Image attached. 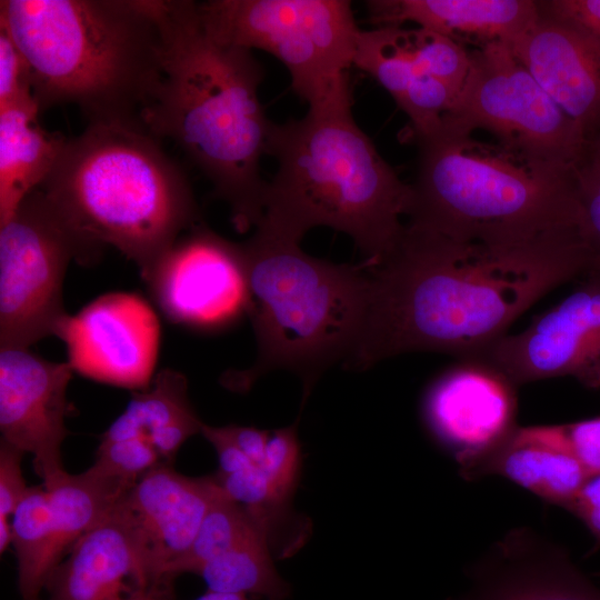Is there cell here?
Wrapping results in <instances>:
<instances>
[{
  "mask_svg": "<svg viewBox=\"0 0 600 600\" xmlns=\"http://www.w3.org/2000/svg\"><path fill=\"white\" fill-rule=\"evenodd\" d=\"M370 274L357 370L411 351L472 359L529 307L588 271L582 237L524 244L464 241L404 224Z\"/></svg>",
  "mask_w": 600,
  "mask_h": 600,
  "instance_id": "1",
  "label": "cell"
},
{
  "mask_svg": "<svg viewBox=\"0 0 600 600\" xmlns=\"http://www.w3.org/2000/svg\"><path fill=\"white\" fill-rule=\"evenodd\" d=\"M163 37L162 76L144 110V129L174 142L226 202L244 233L263 216L260 164L273 122L259 99L263 68L251 50L206 29L198 2L157 0Z\"/></svg>",
  "mask_w": 600,
  "mask_h": 600,
  "instance_id": "2",
  "label": "cell"
},
{
  "mask_svg": "<svg viewBox=\"0 0 600 600\" xmlns=\"http://www.w3.org/2000/svg\"><path fill=\"white\" fill-rule=\"evenodd\" d=\"M0 22L28 62L41 112L72 104L88 123L146 130L162 76L157 0H1Z\"/></svg>",
  "mask_w": 600,
  "mask_h": 600,
  "instance_id": "3",
  "label": "cell"
},
{
  "mask_svg": "<svg viewBox=\"0 0 600 600\" xmlns=\"http://www.w3.org/2000/svg\"><path fill=\"white\" fill-rule=\"evenodd\" d=\"M352 106L344 99L273 123L267 154L278 167L259 222L299 242L317 227L344 232L372 268L399 240L412 188L357 124Z\"/></svg>",
  "mask_w": 600,
  "mask_h": 600,
  "instance_id": "4",
  "label": "cell"
},
{
  "mask_svg": "<svg viewBox=\"0 0 600 600\" xmlns=\"http://www.w3.org/2000/svg\"><path fill=\"white\" fill-rule=\"evenodd\" d=\"M411 137L418 167L409 224L490 244L582 236L577 168L477 140L446 117Z\"/></svg>",
  "mask_w": 600,
  "mask_h": 600,
  "instance_id": "5",
  "label": "cell"
},
{
  "mask_svg": "<svg viewBox=\"0 0 600 600\" xmlns=\"http://www.w3.org/2000/svg\"><path fill=\"white\" fill-rule=\"evenodd\" d=\"M39 189L90 244L114 247L142 279L200 223L187 174L143 129L88 123Z\"/></svg>",
  "mask_w": 600,
  "mask_h": 600,
  "instance_id": "6",
  "label": "cell"
},
{
  "mask_svg": "<svg viewBox=\"0 0 600 600\" xmlns=\"http://www.w3.org/2000/svg\"><path fill=\"white\" fill-rule=\"evenodd\" d=\"M242 247L257 357L244 370L226 371L220 383L247 392L267 372L286 369L301 378L306 398L322 372L338 360L347 362L360 341L369 270L311 257L299 241L261 222Z\"/></svg>",
  "mask_w": 600,
  "mask_h": 600,
  "instance_id": "7",
  "label": "cell"
},
{
  "mask_svg": "<svg viewBox=\"0 0 600 600\" xmlns=\"http://www.w3.org/2000/svg\"><path fill=\"white\" fill-rule=\"evenodd\" d=\"M198 9L217 40L281 61L309 109L352 98L349 69L361 30L350 1L210 0Z\"/></svg>",
  "mask_w": 600,
  "mask_h": 600,
  "instance_id": "8",
  "label": "cell"
},
{
  "mask_svg": "<svg viewBox=\"0 0 600 600\" xmlns=\"http://www.w3.org/2000/svg\"><path fill=\"white\" fill-rule=\"evenodd\" d=\"M101 254L41 189L28 194L0 226V348L56 336L69 314L62 296L69 263L90 266Z\"/></svg>",
  "mask_w": 600,
  "mask_h": 600,
  "instance_id": "9",
  "label": "cell"
},
{
  "mask_svg": "<svg viewBox=\"0 0 600 600\" xmlns=\"http://www.w3.org/2000/svg\"><path fill=\"white\" fill-rule=\"evenodd\" d=\"M443 117L469 132L487 130L502 144L568 168H577L589 152L581 128L507 43L470 52L467 79Z\"/></svg>",
  "mask_w": 600,
  "mask_h": 600,
  "instance_id": "10",
  "label": "cell"
},
{
  "mask_svg": "<svg viewBox=\"0 0 600 600\" xmlns=\"http://www.w3.org/2000/svg\"><path fill=\"white\" fill-rule=\"evenodd\" d=\"M143 280L171 322L194 330L227 329L253 310L242 243L201 222L182 233Z\"/></svg>",
  "mask_w": 600,
  "mask_h": 600,
  "instance_id": "11",
  "label": "cell"
},
{
  "mask_svg": "<svg viewBox=\"0 0 600 600\" xmlns=\"http://www.w3.org/2000/svg\"><path fill=\"white\" fill-rule=\"evenodd\" d=\"M500 372L514 386L569 376L600 388V274H588L526 330L504 334L472 359Z\"/></svg>",
  "mask_w": 600,
  "mask_h": 600,
  "instance_id": "12",
  "label": "cell"
},
{
  "mask_svg": "<svg viewBox=\"0 0 600 600\" xmlns=\"http://www.w3.org/2000/svg\"><path fill=\"white\" fill-rule=\"evenodd\" d=\"M56 337L67 349L73 371L91 380L142 391L157 364L160 323L139 294L109 292L76 314H68Z\"/></svg>",
  "mask_w": 600,
  "mask_h": 600,
  "instance_id": "13",
  "label": "cell"
},
{
  "mask_svg": "<svg viewBox=\"0 0 600 600\" xmlns=\"http://www.w3.org/2000/svg\"><path fill=\"white\" fill-rule=\"evenodd\" d=\"M220 492L213 476L190 478L160 464L117 503L133 537L149 596L172 599L168 571L190 549Z\"/></svg>",
  "mask_w": 600,
  "mask_h": 600,
  "instance_id": "14",
  "label": "cell"
},
{
  "mask_svg": "<svg viewBox=\"0 0 600 600\" xmlns=\"http://www.w3.org/2000/svg\"><path fill=\"white\" fill-rule=\"evenodd\" d=\"M73 369L30 348H0L1 440L33 456L46 489L66 473L61 444L68 436L67 390Z\"/></svg>",
  "mask_w": 600,
  "mask_h": 600,
  "instance_id": "15",
  "label": "cell"
},
{
  "mask_svg": "<svg viewBox=\"0 0 600 600\" xmlns=\"http://www.w3.org/2000/svg\"><path fill=\"white\" fill-rule=\"evenodd\" d=\"M422 408L430 432L453 456L463 476L517 428L514 384L474 360L438 377Z\"/></svg>",
  "mask_w": 600,
  "mask_h": 600,
  "instance_id": "16",
  "label": "cell"
},
{
  "mask_svg": "<svg viewBox=\"0 0 600 600\" xmlns=\"http://www.w3.org/2000/svg\"><path fill=\"white\" fill-rule=\"evenodd\" d=\"M507 44L589 142L600 130V39L539 16Z\"/></svg>",
  "mask_w": 600,
  "mask_h": 600,
  "instance_id": "17",
  "label": "cell"
},
{
  "mask_svg": "<svg viewBox=\"0 0 600 600\" xmlns=\"http://www.w3.org/2000/svg\"><path fill=\"white\" fill-rule=\"evenodd\" d=\"M149 596L133 537L114 507L51 572L39 600H121Z\"/></svg>",
  "mask_w": 600,
  "mask_h": 600,
  "instance_id": "18",
  "label": "cell"
},
{
  "mask_svg": "<svg viewBox=\"0 0 600 600\" xmlns=\"http://www.w3.org/2000/svg\"><path fill=\"white\" fill-rule=\"evenodd\" d=\"M366 7L377 28L414 22L478 48L509 43L539 19L538 1L531 0H371Z\"/></svg>",
  "mask_w": 600,
  "mask_h": 600,
  "instance_id": "19",
  "label": "cell"
},
{
  "mask_svg": "<svg viewBox=\"0 0 600 600\" xmlns=\"http://www.w3.org/2000/svg\"><path fill=\"white\" fill-rule=\"evenodd\" d=\"M532 541L523 533L507 539L469 600H600V589L563 551Z\"/></svg>",
  "mask_w": 600,
  "mask_h": 600,
  "instance_id": "20",
  "label": "cell"
},
{
  "mask_svg": "<svg viewBox=\"0 0 600 600\" xmlns=\"http://www.w3.org/2000/svg\"><path fill=\"white\" fill-rule=\"evenodd\" d=\"M502 476L548 502L568 508L588 473L560 424L517 427L464 477Z\"/></svg>",
  "mask_w": 600,
  "mask_h": 600,
  "instance_id": "21",
  "label": "cell"
},
{
  "mask_svg": "<svg viewBox=\"0 0 600 600\" xmlns=\"http://www.w3.org/2000/svg\"><path fill=\"white\" fill-rule=\"evenodd\" d=\"M34 99L0 109V226L53 170L68 140L48 131Z\"/></svg>",
  "mask_w": 600,
  "mask_h": 600,
  "instance_id": "22",
  "label": "cell"
},
{
  "mask_svg": "<svg viewBox=\"0 0 600 600\" xmlns=\"http://www.w3.org/2000/svg\"><path fill=\"white\" fill-rule=\"evenodd\" d=\"M184 374L172 369L159 371L142 391H132L126 410L109 426L101 442L147 439L164 464L172 463L188 438L201 432Z\"/></svg>",
  "mask_w": 600,
  "mask_h": 600,
  "instance_id": "23",
  "label": "cell"
},
{
  "mask_svg": "<svg viewBox=\"0 0 600 600\" xmlns=\"http://www.w3.org/2000/svg\"><path fill=\"white\" fill-rule=\"evenodd\" d=\"M134 484L93 463L80 474L66 472L46 489L51 507V540L44 562L47 579L67 551L101 522Z\"/></svg>",
  "mask_w": 600,
  "mask_h": 600,
  "instance_id": "24",
  "label": "cell"
},
{
  "mask_svg": "<svg viewBox=\"0 0 600 600\" xmlns=\"http://www.w3.org/2000/svg\"><path fill=\"white\" fill-rule=\"evenodd\" d=\"M271 551L266 539L253 538L206 562L194 574L211 591L286 600L291 588L278 573Z\"/></svg>",
  "mask_w": 600,
  "mask_h": 600,
  "instance_id": "25",
  "label": "cell"
},
{
  "mask_svg": "<svg viewBox=\"0 0 600 600\" xmlns=\"http://www.w3.org/2000/svg\"><path fill=\"white\" fill-rule=\"evenodd\" d=\"M11 534L22 600H39L46 581V557L51 540V507L46 488L31 487L17 506Z\"/></svg>",
  "mask_w": 600,
  "mask_h": 600,
  "instance_id": "26",
  "label": "cell"
},
{
  "mask_svg": "<svg viewBox=\"0 0 600 600\" xmlns=\"http://www.w3.org/2000/svg\"><path fill=\"white\" fill-rule=\"evenodd\" d=\"M253 538H263L269 542L257 517L221 490L209 508L190 549L170 567L168 576L173 582L181 573H194L206 562Z\"/></svg>",
  "mask_w": 600,
  "mask_h": 600,
  "instance_id": "27",
  "label": "cell"
},
{
  "mask_svg": "<svg viewBox=\"0 0 600 600\" xmlns=\"http://www.w3.org/2000/svg\"><path fill=\"white\" fill-rule=\"evenodd\" d=\"M353 67L372 77L397 103L419 73L416 29L379 27L361 30Z\"/></svg>",
  "mask_w": 600,
  "mask_h": 600,
  "instance_id": "28",
  "label": "cell"
},
{
  "mask_svg": "<svg viewBox=\"0 0 600 600\" xmlns=\"http://www.w3.org/2000/svg\"><path fill=\"white\" fill-rule=\"evenodd\" d=\"M460 90L438 78L416 74L397 102L410 119L411 133H422L437 127L452 109Z\"/></svg>",
  "mask_w": 600,
  "mask_h": 600,
  "instance_id": "29",
  "label": "cell"
},
{
  "mask_svg": "<svg viewBox=\"0 0 600 600\" xmlns=\"http://www.w3.org/2000/svg\"><path fill=\"white\" fill-rule=\"evenodd\" d=\"M416 38L419 73L461 89L470 69V52L461 43L422 28L416 29Z\"/></svg>",
  "mask_w": 600,
  "mask_h": 600,
  "instance_id": "30",
  "label": "cell"
},
{
  "mask_svg": "<svg viewBox=\"0 0 600 600\" xmlns=\"http://www.w3.org/2000/svg\"><path fill=\"white\" fill-rule=\"evenodd\" d=\"M588 274H600V160L590 151L576 169Z\"/></svg>",
  "mask_w": 600,
  "mask_h": 600,
  "instance_id": "31",
  "label": "cell"
},
{
  "mask_svg": "<svg viewBox=\"0 0 600 600\" xmlns=\"http://www.w3.org/2000/svg\"><path fill=\"white\" fill-rule=\"evenodd\" d=\"M259 467L276 491L290 500L298 487L301 472L297 422L270 432L266 453Z\"/></svg>",
  "mask_w": 600,
  "mask_h": 600,
  "instance_id": "32",
  "label": "cell"
},
{
  "mask_svg": "<svg viewBox=\"0 0 600 600\" xmlns=\"http://www.w3.org/2000/svg\"><path fill=\"white\" fill-rule=\"evenodd\" d=\"M94 464L112 474L137 482L147 472L164 463L147 439L134 438L100 442Z\"/></svg>",
  "mask_w": 600,
  "mask_h": 600,
  "instance_id": "33",
  "label": "cell"
},
{
  "mask_svg": "<svg viewBox=\"0 0 600 600\" xmlns=\"http://www.w3.org/2000/svg\"><path fill=\"white\" fill-rule=\"evenodd\" d=\"M33 98L28 62L0 22V109Z\"/></svg>",
  "mask_w": 600,
  "mask_h": 600,
  "instance_id": "34",
  "label": "cell"
},
{
  "mask_svg": "<svg viewBox=\"0 0 600 600\" xmlns=\"http://www.w3.org/2000/svg\"><path fill=\"white\" fill-rule=\"evenodd\" d=\"M539 16L600 39V0L538 1Z\"/></svg>",
  "mask_w": 600,
  "mask_h": 600,
  "instance_id": "35",
  "label": "cell"
},
{
  "mask_svg": "<svg viewBox=\"0 0 600 600\" xmlns=\"http://www.w3.org/2000/svg\"><path fill=\"white\" fill-rule=\"evenodd\" d=\"M566 442L588 476L600 472V417L560 424Z\"/></svg>",
  "mask_w": 600,
  "mask_h": 600,
  "instance_id": "36",
  "label": "cell"
},
{
  "mask_svg": "<svg viewBox=\"0 0 600 600\" xmlns=\"http://www.w3.org/2000/svg\"><path fill=\"white\" fill-rule=\"evenodd\" d=\"M23 452L1 440L0 443V519L8 520L28 487L21 469Z\"/></svg>",
  "mask_w": 600,
  "mask_h": 600,
  "instance_id": "37",
  "label": "cell"
},
{
  "mask_svg": "<svg viewBox=\"0 0 600 600\" xmlns=\"http://www.w3.org/2000/svg\"><path fill=\"white\" fill-rule=\"evenodd\" d=\"M600 543V472L589 476L567 508Z\"/></svg>",
  "mask_w": 600,
  "mask_h": 600,
  "instance_id": "38",
  "label": "cell"
},
{
  "mask_svg": "<svg viewBox=\"0 0 600 600\" xmlns=\"http://www.w3.org/2000/svg\"><path fill=\"white\" fill-rule=\"evenodd\" d=\"M214 448L219 471L227 476L256 466L222 431L221 427L203 423L200 432Z\"/></svg>",
  "mask_w": 600,
  "mask_h": 600,
  "instance_id": "39",
  "label": "cell"
},
{
  "mask_svg": "<svg viewBox=\"0 0 600 600\" xmlns=\"http://www.w3.org/2000/svg\"><path fill=\"white\" fill-rule=\"evenodd\" d=\"M221 429L256 466L261 463L271 431L238 424L223 426Z\"/></svg>",
  "mask_w": 600,
  "mask_h": 600,
  "instance_id": "40",
  "label": "cell"
},
{
  "mask_svg": "<svg viewBox=\"0 0 600 600\" xmlns=\"http://www.w3.org/2000/svg\"><path fill=\"white\" fill-rule=\"evenodd\" d=\"M121 600H172L159 597L148 596L146 593H134L132 596L126 597ZM196 600H248L247 596L237 594V593H226L208 590L204 594L199 597Z\"/></svg>",
  "mask_w": 600,
  "mask_h": 600,
  "instance_id": "41",
  "label": "cell"
},
{
  "mask_svg": "<svg viewBox=\"0 0 600 600\" xmlns=\"http://www.w3.org/2000/svg\"><path fill=\"white\" fill-rule=\"evenodd\" d=\"M589 151L600 160V130L589 140Z\"/></svg>",
  "mask_w": 600,
  "mask_h": 600,
  "instance_id": "42",
  "label": "cell"
}]
</instances>
